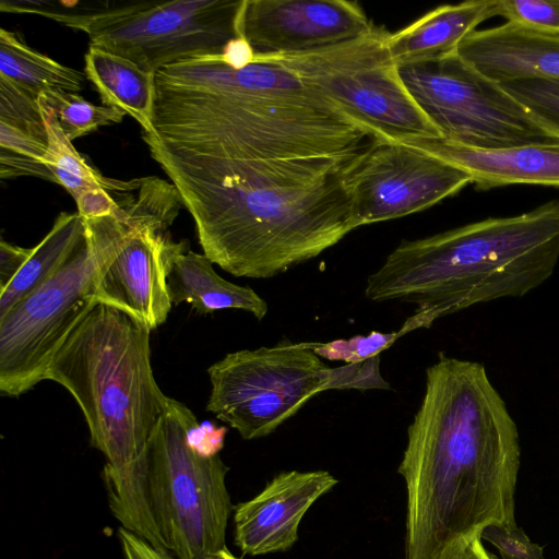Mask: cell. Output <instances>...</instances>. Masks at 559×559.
Returning <instances> with one entry per match:
<instances>
[{
    "label": "cell",
    "mask_w": 559,
    "mask_h": 559,
    "mask_svg": "<svg viewBox=\"0 0 559 559\" xmlns=\"http://www.w3.org/2000/svg\"><path fill=\"white\" fill-rule=\"evenodd\" d=\"M38 97L0 76V122L47 142V129Z\"/></svg>",
    "instance_id": "26"
},
{
    "label": "cell",
    "mask_w": 559,
    "mask_h": 559,
    "mask_svg": "<svg viewBox=\"0 0 559 559\" xmlns=\"http://www.w3.org/2000/svg\"><path fill=\"white\" fill-rule=\"evenodd\" d=\"M142 139L191 214L203 253L236 277L277 276L360 226L347 159L229 160Z\"/></svg>",
    "instance_id": "2"
},
{
    "label": "cell",
    "mask_w": 559,
    "mask_h": 559,
    "mask_svg": "<svg viewBox=\"0 0 559 559\" xmlns=\"http://www.w3.org/2000/svg\"><path fill=\"white\" fill-rule=\"evenodd\" d=\"M364 9L346 0H245L239 31L255 55L304 53L373 28Z\"/></svg>",
    "instance_id": "14"
},
{
    "label": "cell",
    "mask_w": 559,
    "mask_h": 559,
    "mask_svg": "<svg viewBox=\"0 0 559 559\" xmlns=\"http://www.w3.org/2000/svg\"><path fill=\"white\" fill-rule=\"evenodd\" d=\"M437 559H496L484 547L480 534L460 537L444 547Z\"/></svg>",
    "instance_id": "35"
},
{
    "label": "cell",
    "mask_w": 559,
    "mask_h": 559,
    "mask_svg": "<svg viewBox=\"0 0 559 559\" xmlns=\"http://www.w3.org/2000/svg\"><path fill=\"white\" fill-rule=\"evenodd\" d=\"M33 252V248H22L4 239L0 241V290L15 277Z\"/></svg>",
    "instance_id": "34"
},
{
    "label": "cell",
    "mask_w": 559,
    "mask_h": 559,
    "mask_svg": "<svg viewBox=\"0 0 559 559\" xmlns=\"http://www.w3.org/2000/svg\"><path fill=\"white\" fill-rule=\"evenodd\" d=\"M499 551L501 559H545L543 548L519 526L490 525L480 533Z\"/></svg>",
    "instance_id": "30"
},
{
    "label": "cell",
    "mask_w": 559,
    "mask_h": 559,
    "mask_svg": "<svg viewBox=\"0 0 559 559\" xmlns=\"http://www.w3.org/2000/svg\"><path fill=\"white\" fill-rule=\"evenodd\" d=\"M210 559H238V558H236L226 547L225 549H223L222 551H219L218 554H216L215 556H213Z\"/></svg>",
    "instance_id": "38"
},
{
    "label": "cell",
    "mask_w": 559,
    "mask_h": 559,
    "mask_svg": "<svg viewBox=\"0 0 559 559\" xmlns=\"http://www.w3.org/2000/svg\"><path fill=\"white\" fill-rule=\"evenodd\" d=\"M38 98L52 109L59 126L71 142L103 126L120 123L126 116L117 108L94 105L78 93L46 91Z\"/></svg>",
    "instance_id": "24"
},
{
    "label": "cell",
    "mask_w": 559,
    "mask_h": 559,
    "mask_svg": "<svg viewBox=\"0 0 559 559\" xmlns=\"http://www.w3.org/2000/svg\"><path fill=\"white\" fill-rule=\"evenodd\" d=\"M0 148L43 162L48 144L13 126L0 122Z\"/></svg>",
    "instance_id": "32"
},
{
    "label": "cell",
    "mask_w": 559,
    "mask_h": 559,
    "mask_svg": "<svg viewBox=\"0 0 559 559\" xmlns=\"http://www.w3.org/2000/svg\"><path fill=\"white\" fill-rule=\"evenodd\" d=\"M84 74L97 91L103 105L132 117L142 132L155 135L153 127L156 72L90 46L84 56Z\"/></svg>",
    "instance_id": "20"
},
{
    "label": "cell",
    "mask_w": 559,
    "mask_h": 559,
    "mask_svg": "<svg viewBox=\"0 0 559 559\" xmlns=\"http://www.w3.org/2000/svg\"><path fill=\"white\" fill-rule=\"evenodd\" d=\"M513 98L559 140V81L522 80L499 83Z\"/></svg>",
    "instance_id": "25"
},
{
    "label": "cell",
    "mask_w": 559,
    "mask_h": 559,
    "mask_svg": "<svg viewBox=\"0 0 559 559\" xmlns=\"http://www.w3.org/2000/svg\"><path fill=\"white\" fill-rule=\"evenodd\" d=\"M331 370L306 342L229 353L207 369L206 411L245 440L263 438L329 390Z\"/></svg>",
    "instance_id": "10"
},
{
    "label": "cell",
    "mask_w": 559,
    "mask_h": 559,
    "mask_svg": "<svg viewBox=\"0 0 559 559\" xmlns=\"http://www.w3.org/2000/svg\"><path fill=\"white\" fill-rule=\"evenodd\" d=\"M455 53L486 78L506 83L559 81V36L526 31L509 23L476 29Z\"/></svg>",
    "instance_id": "17"
},
{
    "label": "cell",
    "mask_w": 559,
    "mask_h": 559,
    "mask_svg": "<svg viewBox=\"0 0 559 559\" xmlns=\"http://www.w3.org/2000/svg\"><path fill=\"white\" fill-rule=\"evenodd\" d=\"M245 0L62 2L2 0L1 12L35 14L88 36L90 46L121 56L147 71L181 60L222 55L241 37Z\"/></svg>",
    "instance_id": "6"
},
{
    "label": "cell",
    "mask_w": 559,
    "mask_h": 559,
    "mask_svg": "<svg viewBox=\"0 0 559 559\" xmlns=\"http://www.w3.org/2000/svg\"><path fill=\"white\" fill-rule=\"evenodd\" d=\"M118 536L126 559H175L169 552L155 548L122 526L118 530Z\"/></svg>",
    "instance_id": "36"
},
{
    "label": "cell",
    "mask_w": 559,
    "mask_h": 559,
    "mask_svg": "<svg viewBox=\"0 0 559 559\" xmlns=\"http://www.w3.org/2000/svg\"><path fill=\"white\" fill-rule=\"evenodd\" d=\"M0 76L36 97L46 91L79 93L86 80L83 72L31 48L5 28L0 31Z\"/></svg>",
    "instance_id": "22"
},
{
    "label": "cell",
    "mask_w": 559,
    "mask_h": 559,
    "mask_svg": "<svg viewBox=\"0 0 559 559\" xmlns=\"http://www.w3.org/2000/svg\"><path fill=\"white\" fill-rule=\"evenodd\" d=\"M336 484L328 471L277 474L260 493L235 508V544L250 556L290 549L305 513Z\"/></svg>",
    "instance_id": "15"
},
{
    "label": "cell",
    "mask_w": 559,
    "mask_h": 559,
    "mask_svg": "<svg viewBox=\"0 0 559 559\" xmlns=\"http://www.w3.org/2000/svg\"><path fill=\"white\" fill-rule=\"evenodd\" d=\"M394 141L425 151L465 171L477 190L512 185L559 188V141L475 147L441 136L407 135Z\"/></svg>",
    "instance_id": "16"
},
{
    "label": "cell",
    "mask_w": 559,
    "mask_h": 559,
    "mask_svg": "<svg viewBox=\"0 0 559 559\" xmlns=\"http://www.w3.org/2000/svg\"><path fill=\"white\" fill-rule=\"evenodd\" d=\"M412 99L439 136L475 147H502L559 141L499 83L455 52L399 67Z\"/></svg>",
    "instance_id": "11"
},
{
    "label": "cell",
    "mask_w": 559,
    "mask_h": 559,
    "mask_svg": "<svg viewBox=\"0 0 559 559\" xmlns=\"http://www.w3.org/2000/svg\"><path fill=\"white\" fill-rule=\"evenodd\" d=\"M194 414L168 397L142 460L147 512L164 551L175 559H210L226 548L233 511L228 467L198 448Z\"/></svg>",
    "instance_id": "7"
},
{
    "label": "cell",
    "mask_w": 559,
    "mask_h": 559,
    "mask_svg": "<svg viewBox=\"0 0 559 559\" xmlns=\"http://www.w3.org/2000/svg\"><path fill=\"white\" fill-rule=\"evenodd\" d=\"M390 390L391 385L380 373V355L364 361L332 368L329 390Z\"/></svg>",
    "instance_id": "29"
},
{
    "label": "cell",
    "mask_w": 559,
    "mask_h": 559,
    "mask_svg": "<svg viewBox=\"0 0 559 559\" xmlns=\"http://www.w3.org/2000/svg\"><path fill=\"white\" fill-rule=\"evenodd\" d=\"M21 176H33L57 183L55 175L45 163L0 148L1 179H11Z\"/></svg>",
    "instance_id": "31"
},
{
    "label": "cell",
    "mask_w": 559,
    "mask_h": 559,
    "mask_svg": "<svg viewBox=\"0 0 559 559\" xmlns=\"http://www.w3.org/2000/svg\"><path fill=\"white\" fill-rule=\"evenodd\" d=\"M518 426L481 362L438 354L397 472L407 491L404 559H437L490 525L514 526Z\"/></svg>",
    "instance_id": "1"
},
{
    "label": "cell",
    "mask_w": 559,
    "mask_h": 559,
    "mask_svg": "<svg viewBox=\"0 0 559 559\" xmlns=\"http://www.w3.org/2000/svg\"><path fill=\"white\" fill-rule=\"evenodd\" d=\"M84 236V218L78 212H61L15 277L0 290V318L49 281L67 263Z\"/></svg>",
    "instance_id": "21"
},
{
    "label": "cell",
    "mask_w": 559,
    "mask_h": 559,
    "mask_svg": "<svg viewBox=\"0 0 559 559\" xmlns=\"http://www.w3.org/2000/svg\"><path fill=\"white\" fill-rule=\"evenodd\" d=\"M397 338H400L397 332L383 333L371 331L367 335H355L347 340L340 338L326 343H306L320 358L355 364L380 355L381 352L389 348Z\"/></svg>",
    "instance_id": "28"
},
{
    "label": "cell",
    "mask_w": 559,
    "mask_h": 559,
    "mask_svg": "<svg viewBox=\"0 0 559 559\" xmlns=\"http://www.w3.org/2000/svg\"><path fill=\"white\" fill-rule=\"evenodd\" d=\"M98 258L86 233L67 263L0 318V392L19 396L45 380L76 324L97 304Z\"/></svg>",
    "instance_id": "12"
},
{
    "label": "cell",
    "mask_w": 559,
    "mask_h": 559,
    "mask_svg": "<svg viewBox=\"0 0 559 559\" xmlns=\"http://www.w3.org/2000/svg\"><path fill=\"white\" fill-rule=\"evenodd\" d=\"M497 14V0L440 5L396 33L386 47L397 67L437 60L455 52L477 26Z\"/></svg>",
    "instance_id": "18"
},
{
    "label": "cell",
    "mask_w": 559,
    "mask_h": 559,
    "mask_svg": "<svg viewBox=\"0 0 559 559\" xmlns=\"http://www.w3.org/2000/svg\"><path fill=\"white\" fill-rule=\"evenodd\" d=\"M39 100V98H38ZM47 129L48 150L43 158L57 179L76 201L83 194L104 189L109 193L133 192L142 178L118 180L104 176L83 157L66 136L58 119L47 105L39 100Z\"/></svg>",
    "instance_id": "23"
},
{
    "label": "cell",
    "mask_w": 559,
    "mask_h": 559,
    "mask_svg": "<svg viewBox=\"0 0 559 559\" xmlns=\"http://www.w3.org/2000/svg\"><path fill=\"white\" fill-rule=\"evenodd\" d=\"M383 27L321 49L290 55H255L293 72L383 140L439 133L405 88Z\"/></svg>",
    "instance_id": "9"
},
{
    "label": "cell",
    "mask_w": 559,
    "mask_h": 559,
    "mask_svg": "<svg viewBox=\"0 0 559 559\" xmlns=\"http://www.w3.org/2000/svg\"><path fill=\"white\" fill-rule=\"evenodd\" d=\"M559 262V199L519 215L489 217L403 240L366 282L371 301L416 306L399 336L472 306L522 297Z\"/></svg>",
    "instance_id": "3"
},
{
    "label": "cell",
    "mask_w": 559,
    "mask_h": 559,
    "mask_svg": "<svg viewBox=\"0 0 559 559\" xmlns=\"http://www.w3.org/2000/svg\"><path fill=\"white\" fill-rule=\"evenodd\" d=\"M345 181L360 226L426 210L472 183L460 168L394 140L373 143Z\"/></svg>",
    "instance_id": "13"
},
{
    "label": "cell",
    "mask_w": 559,
    "mask_h": 559,
    "mask_svg": "<svg viewBox=\"0 0 559 559\" xmlns=\"http://www.w3.org/2000/svg\"><path fill=\"white\" fill-rule=\"evenodd\" d=\"M520 28L559 36V0H497V14Z\"/></svg>",
    "instance_id": "27"
},
{
    "label": "cell",
    "mask_w": 559,
    "mask_h": 559,
    "mask_svg": "<svg viewBox=\"0 0 559 559\" xmlns=\"http://www.w3.org/2000/svg\"><path fill=\"white\" fill-rule=\"evenodd\" d=\"M151 330L126 312L97 302L53 356L45 380L75 400L92 447L106 459L104 481L110 507L131 504L150 436L168 396L151 364Z\"/></svg>",
    "instance_id": "4"
},
{
    "label": "cell",
    "mask_w": 559,
    "mask_h": 559,
    "mask_svg": "<svg viewBox=\"0 0 559 559\" xmlns=\"http://www.w3.org/2000/svg\"><path fill=\"white\" fill-rule=\"evenodd\" d=\"M254 56L250 44L243 37H238L227 44L221 58L231 68L241 69L251 64Z\"/></svg>",
    "instance_id": "37"
},
{
    "label": "cell",
    "mask_w": 559,
    "mask_h": 559,
    "mask_svg": "<svg viewBox=\"0 0 559 559\" xmlns=\"http://www.w3.org/2000/svg\"><path fill=\"white\" fill-rule=\"evenodd\" d=\"M155 87L154 136L170 147L213 158L355 159L383 140L334 107L206 90L156 74Z\"/></svg>",
    "instance_id": "5"
},
{
    "label": "cell",
    "mask_w": 559,
    "mask_h": 559,
    "mask_svg": "<svg viewBox=\"0 0 559 559\" xmlns=\"http://www.w3.org/2000/svg\"><path fill=\"white\" fill-rule=\"evenodd\" d=\"M116 194L104 189L87 192L75 201L78 213L84 218L114 215L118 209Z\"/></svg>",
    "instance_id": "33"
},
{
    "label": "cell",
    "mask_w": 559,
    "mask_h": 559,
    "mask_svg": "<svg viewBox=\"0 0 559 559\" xmlns=\"http://www.w3.org/2000/svg\"><path fill=\"white\" fill-rule=\"evenodd\" d=\"M110 216L84 218L98 258L96 301L117 308L151 331L163 324L173 302L171 262L187 241H173L169 227L183 205L177 188L156 176L142 177L133 192L116 194Z\"/></svg>",
    "instance_id": "8"
},
{
    "label": "cell",
    "mask_w": 559,
    "mask_h": 559,
    "mask_svg": "<svg viewBox=\"0 0 559 559\" xmlns=\"http://www.w3.org/2000/svg\"><path fill=\"white\" fill-rule=\"evenodd\" d=\"M168 287L173 305L190 304L201 314L239 309L262 320L269 309L266 301L251 287L224 280L204 253L188 250V246L173 259Z\"/></svg>",
    "instance_id": "19"
}]
</instances>
